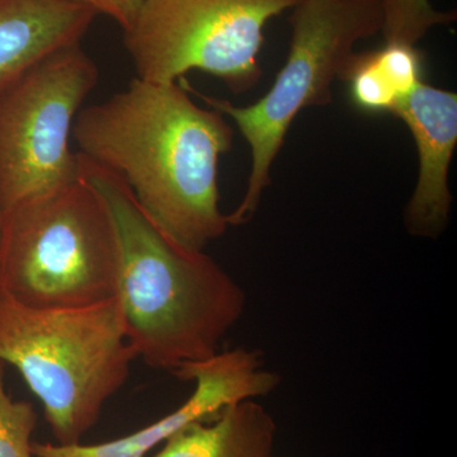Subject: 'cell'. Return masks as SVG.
I'll return each mask as SVG.
<instances>
[{
    "mask_svg": "<svg viewBox=\"0 0 457 457\" xmlns=\"http://www.w3.org/2000/svg\"><path fill=\"white\" fill-rule=\"evenodd\" d=\"M119 245L106 204L82 179L4 210L0 290L38 309L84 308L117 295Z\"/></svg>",
    "mask_w": 457,
    "mask_h": 457,
    "instance_id": "obj_4",
    "label": "cell"
},
{
    "mask_svg": "<svg viewBox=\"0 0 457 457\" xmlns=\"http://www.w3.org/2000/svg\"><path fill=\"white\" fill-rule=\"evenodd\" d=\"M195 384L194 393L179 408L140 431L97 445L33 442L35 457H145L180 429L218 417L225 408L253 400L278 389V374L263 366L260 352L234 348L210 359L183 366L174 374Z\"/></svg>",
    "mask_w": 457,
    "mask_h": 457,
    "instance_id": "obj_8",
    "label": "cell"
},
{
    "mask_svg": "<svg viewBox=\"0 0 457 457\" xmlns=\"http://www.w3.org/2000/svg\"><path fill=\"white\" fill-rule=\"evenodd\" d=\"M137 360L119 299L84 308L38 309L0 290V363L40 400L59 445L80 444Z\"/></svg>",
    "mask_w": 457,
    "mask_h": 457,
    "instance_id": "obj_3",
    "label": "cell"
},
{
    "mask_svg": "<svg viewBox=\"0 0 457 457\" xmlns=\"http://www.w3.org/2000/svg\"><path fill=\"white\" fill-rule=\"evenodd\" d=\"M276 431L270 411L245 400L180 429L154 457H273Z\"/></svg>",
    "mask_w": 457,
    "mask_h": 457,
    "instance_id": "obj_11",
    "label": "cell"
},
{
    "mask_svg": "<svg viewBox=\"0 0 457 457\" xmlns=\"http://www.w3.org/2000/svg\"><path fill=\"white\" fill-rule=\"evenodd\" d=\"M383 20V0H300L290 18L287 59L263 97L240 107L195 92L210 108L233 120L251 146L248 187L242 203L228 215L230 227L253 218L291 123L305 108L332 102L333 83L357 42L381 32Z\"/></svg>",
    "mask_w": 457,
    "mask_h": 457,
    "instance_id": "obj_5",
    "label": "cell"
},
{
    "mask_svg": "<svg viewBox=\"0 0 457 457\" xmlns=\"http://www.w3.org/2000/svg\"><path fill=\"white\" fill-rule=\"evenodd\" d=\"M3 216H4V209H3L2 204H0V236H2Z\"/></svg>",
    "mask_w": 457,
    "mask_h": 457,
    "instance_id": "obj_16",
    "label": "cell"
},
{
    "mask_svg": "<svg viewBox=\"0 0 457 457\" xmlns=\"http://www.w3.org/2000/svg\"><path fill=\"white\" fill-rule=\"evenodd\" d=\"M78 153L116 173L156 227L177 245L204 251L227 233L219 162L230 152L227 117L192 101L180 83L135 78L128 88L83 107Z\"/></svg>",
    "mask_w": 457,
    "mask_h": 457,
    "instance_id": "obj_1",
    "label": "cell"
},
{
    "mask_svg": "<svg viewBox=\"0 0 457 457\" xmlns=\"http://www.w3.org/2000/svg\"><path fill=\"white\" fill-rule=\"evenodd\" d=\"M37 420L31 403L14 400L7 392L0 363V457H35L32 435Z\"/></svg>",
    "mask_w": 457,
    "mask_h": 457,
    "instance_id": "obj_14",
    "label": "cell"
},
{
    "mask_svg": "<svg viewBox=\"0 0 457 457\" xmlns=\"http://www.w3.org/2000/svg\"><path fill=\"white\" fill-rule=\"evenodd\" d=\"M96 17L69 0H0V96L42 60L80 45Z\"/></svg>",
    "mask_w": 457,
    "mask_h": 457,
    "instance_id": "obj_10",
    "label": "cell"
},
{
    "mask_svg": "<svg viewBox=\"0 0 457 457\" xmlns=\"http://www.w3.org/2000/svg\"><path fill=\"white\" fill-rule=\"evenodd\" d=\"M411 130L418 150V179L405 207L411 236L438 237L449 224L453 195L449 171L457 145V95L422 83L395 113Z\"/></svg>",
    "mask_w": 457,
    "mask_h": 457,
    "instance_id": "obj_9",
    "label": "cell"
},
{
    "mask_svg": "<svg viewBox=\"0 0 457 457\" xmlns=\"http://www.w3.org/2000/svg\"><path fill=\"white\" fill-rule=\"evenodd\" d=\"M425 57L417 45L385 42L383 47L353 54L339 80L347 84L352 104L361 112L395 116L423 82Z\"/></svg>",
    "mask_w": 457,
    "mask_h": 457,
    "instance_id": "obj_12",
    "label": "cell"
},
{
    "mask_svg": "<svg viewBox=\"0 0 457 457\" xmlns=\"http://www.w3.org/2000/svg\"><path fill=\"white\" fill-rule=\"evenodd\" d=\"M69 2L92 9L97 16L104 14L110 17L125 32L134 25L146 0H69Z\"/></svg>",
    "mask_w": 457,
    "mask_h": 457,
    "instance_id": "obj_15",
    "label": "cell"
},
{
    "mask_svg": "<svg viewBox=\"0 0 457 457\" xmlns=\"http://www.w3.org/2000/svg\"><path fill=\"white\" fill-rule=\"evenodd\" d=\"M385 42L417 45L437 26L456 21L455 12H441L431 0H383Z\"/></svg>",
    "mask_w": 457,
    "mask_h": 457,
    "instance_id": "obj_13",
    "label": "cell"
},
{
    "mask_svg": "<svg viewBox=\"0 0 457 457\" xmlns=\"http://www.w3.org/2000/svg\"><path fill=\"white\" fill-rule=\"evenodd\" d=\"M98 66L82 45L42 60L0 96V204L7 210L80 180L71 141Z\"/></svg>",
    "mask_w": 457,
    "mask_h": 457,
    "instance_id": "obj_7",
    "label": "cell"
},
{
    "mask_svg": "<svg viewBox=\"0 0 457 457\" xmlns=\"http://www.w3.org/2000/svg\"><path fill=\"white\" fill-rule=\"evenodd\" d=\"M79 165L80 179L106 204L116 231V297L137 359L174 375L219 353L245 312L243 288L204 251L165 236L116 173L82 154Z\"/></svg>",
    "mask_w": 457,
    "mask_h": 457,
    "instance_id": "obj_2",
    "label": "cell"
},
{
    "mask_svg": "<svg viewBox=\"0 0 457 457\" xmlns=\"http://www.w3.org/2000/svg\"><path fill=\"white\" fill-rule=\"evenodd\" d=\"M300 0H146L123 40L137 77L179 83L204 71L243 93L260 82L264 27Z\"/></svg>",
    "mask_w": 457,
    "mask_h": 457,
    "instance_id": "obj_6",
    "label": "cell"
},
{
    "mask_svg": "<svg viewBox=\"0 0 457 457\" xmlns=\"http://www.w3.org/2000/svg\"><path fill=\"white\" fill-rule=\"evenodd\" d=\"M273 457H276V456H273Z\"/></svg>",
    "mask_w": 457,
    "mask_h": 457,
    "instance_id": "obj_17",
    "label": "cell"
}]
</instances>
